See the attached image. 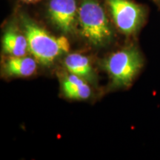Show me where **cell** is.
I'll return each instance as SVG.
<instances>
[{
	"label": "cell",
	"mask_w": 160,
	"mask_h": 160,
	"mask_svg": "<svg viewBox=\"0 0 160 160\" xmlns=\"http://www.w3.org/2000/svg\"><path fill=\"white\" fill-rule=\"evenodd\" d=\"M153 1L160 8V0H153Z\"/></svg>",
	"instance_id": "8fae6325"
},
{
	"label": "cell",
	"mask_w": 160,
	"mask_h": 160,
	"mask_svg": "<svg viewBox=\"0 0 160 160\" xmlns=\"http://www.w3.org/2000/svg\"><path fill=\"white\" fill-rule=\"evenodd\" d=\"M117 28L127 37H134L145 25V6L133 0H104Z\"/></svg>",
	"instance_id": "277c9868"
},
{
	"label": "cell",
	"mask_w": 160,
	"mask_h": 160,
	"mask_svg": "<svg viewBox=\"0 0 160 160\" xmlns=\"http://www.w3.org/2000/svg\"><path fill=\"white\" fill-rule=\"evenodd\" d=\"M144 65L143 56L134 44L114 52L103 62L112 83L117 88H128L133 83Z\"/></svg>",
	"instance_id": "3957f363"
},
{
	"label": "cell",
	"mask_w": 160,
	"mask_h": 160,
	"mask_svg": "<svg viewBox=\"0 0 160 160\" xmlns=\"http://www.w3.org/2000/svg\"><path fill=\"white\" fill-rule=\"evenodd\" d=\"M62 89L64 95L71 99H87L91 95V88L83 78L71 73L62 79Z\"/></svg>",
	"instance_id": "ba28073f"
},
{
	"label": "cell",
	"mask_w": 160,
	"mask_h": 160,
	"mask_svg": "<svg viewBox=\"0 0 160 160\" xmlns=\"http://www.w3.org/2000/svg\"><path fill=\"white\" fill-rule=\"evenodd\" d=\"M64 63L69 73L83 79H88L93 75L91 62L86 56L81 53H73L68 54L65 57Z\"/></svg>",
	"instance_id": "9c48e42d"
},
{
	"label": "cell",
	"mask_w": 160,
	"mask_h": 160,
	"mask_svg": "<svg viewBox=\"0 0 160 160\" xmlns=\"http://www.w3.org/2000/svg\"><path fill=\"white\" fill-rule=\"evenodd\" d=\"M20 1L28 4H33V3H37L38 2H40L41 0H20Z\"/></svg>",
	"instance_id": "30bf717a"
},
{
	"label": "cell",
	"mask_w": 160,
	"mask_h": 160,
	"mask_svg": "<svg viewBox=\"0 0 160 160\" xmlns=\"http://www.w3.org/2000/svg\"><path fill=\"white\" fill-rule=\"evenodd\" d=\"M78 25L82 35L92 45L104 46L112 39L113 31L109 19L98 0H82Z\"/></svg>",
	"instance_id": "7a4b0ae2"
},
{
	"label": "cell",
	"mask_w": 160,
	"mask_h": 160,
	"mask_svg": "<svg viewBox=\"0 0 160 160\" xmlns=\"http://www.w3.org/2000/svg\"><path fill=\"white\" fill-rule=\"evenodd\" d=\"M48 13L51 22L62 33L68 34L77 29L79 15L77 0H49Z\"/></svg>",
	"instance_id": "5b68a950"
},
{
	"label": "cell",
	"mask_w": 160,
	"mask_h": 160,
	"mask_svg": "<svg viewBox=\"0 0 160 160\" xmlns=\"http://www.w3.org/2000/svg\"><path fill=\"white\" fill-rule=\"evenodd\" d=\"M37 60L34 58L8 56L3 62L4 73L11 77H28L37 70Z\"/></svg>",
	"instance_id": "52a82bcc"
},
{
	"label": "cell",
	"mask_w": 160,
	"mask_h": 160,
	"mask_svg": "<svg viewBox=\"0 0 160 160\" xmlns=\"http://www.w3.org/2000/svg\"><path fill=\"white\" fill-rule=\"evenodd\" d=\"M4 53L11 57H24L29 51L28 42L25 33L17 25L11 24L5 29L2 37Z\"/></svg>",
	"instance_id": "8992f818"
},
{
	"label": "cell",
	"mask_w": 160,
	"mask_h": 160,
	"mask_svg": "<svg viewBox=\"0 0 160 160\" xmlns=\"http://www.w3.org/2000/svg\"><path fill=\"white\" fill-rule=\"evenodd\" d=\"M21 22L28 42L29 51L37 62L49 65L59 56L69 51L70 43L65 37L51 35L26 16L22 17Z\"/></svg>",
	"instance_id": "6da1fadb"
}]
</instances>
